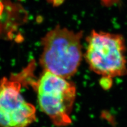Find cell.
I'll return each mask as SVG.
<instances>
[{"instance_id": "6da1fadb", "label": "cell", "mask_w": 127, "mask_h": 127, "mask_svg": "<svg viewBox=\"0 0 127 127\" xmlns=\"http://www.w3.org/2000/svg\"><path fill=\"white\" fill-rule=\"evenodd\" d=\"M82 32L57 27L42 38L40 63L45 71L68 79L77 72L82 58Z\"/></svg>"}, {"instance_id": "7a4b0ae2", "label": "cell", "mask_w": 127, "mask_h": 127, "mask_svg": "<svg viewBox=\"0 0 127 127\" xmlns=\"http://www.w3.org/2000/svg\"><path fill=\"white\" fill-rule=\"evenodd\" d=\"M87 42L85 58L92 71L110 79L127 75V47L123 35L93 30Z\"/></svg>"}, {"instance_id": "3957f363", "label": "cell", "mask_w": 127, "mask_h": 127, "mask_svg": "<svg viewBox=\"0 0 127 127\" xmlns=\"http://www.w3.org/2000/svg\"><path fill=\"white\" fill-rule=\"evenodd\" d=\"M36 90L39 108L52 123L59 127L70 124V114L76 96L75 85L45 71L37 82Z\"/></svg>"}, {"instance_id": "277c9868", "label": "cell", "mask_w": 127, "mask_h": 127, "mask_svg": "<svg viewBox=\"0 0 127 127\" xmlns=\"http://www.w3.org/2000/svg\"><path fill=\"white\" fill-rule=\"evenodd\" d=\"M18 81L4 78L0 84V127H27L36 120V109L27 102Z\"/></svg>"}, {"instance_id": "5b68a950", "label": "cell", "mask_w": 127, "mask_h": 127, "mask_svg": "<svg viewBox=\"0 0 127 127\" xmlns=\"http://www.w3.org/2000/svg\"><path fill=\"white\" fill-rule=\"evenodd\" d=\"M103 5L107 7H110L120 4L121 0H100Z\"/></svg>"}, {"instance_id": "8992f818", "label": "cell", "mask_w": 127, "mask_h": 127, "mask_svg": "<svg viewBox=\"0 0 127 127\" xmlns=\"http://www.w3.org/2000/svg\"><path fill=\"white\" fill-rule=\"evenodd\" d=\"M60 1H61V2H62V1H63V0H60ZM52 1L54 3V4H58V0H52Z\"/></svg>"}]
</instances>
